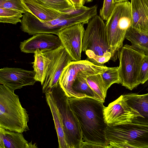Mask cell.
<instances>
[{
  "label": "cell",
  "mask_w": 148,
  "mask_h": 148,
  "mask_svg": "<svg viewBox=\"0 0 148 148\" xmlns=\"http://www.w3.org/2000/svg\"><path fill=\"white\" fill-rule=\"evenodd\" d=\"M68 97L80 125L83 140L108 148L109 144L105 137L108 125L104 118L103 102L88 97Z\"/></svg>",
  "instance_id": "6da1fadb"
},
{
  "label": "cell",
  "mask_w": 148,
  "mask_h": 148,
  "mask_svg": "<svg viewBox=\"0 0 148 148\" xmlns=\"http://www.w3.org/2000/svg\"><path fill=\"white\" fill-rule=\"evenodd\" d=\"M14 91L0 84V127L23 133L29 130V114Z\"/></svg>",
  "instance_id": "7a4b0ae2"
},
{
  "label": "cell",
  "mask_w": 148,
  "mask_h": 148,
  "mask_svg": "<svg viewBox=\"0 0 148 148\" xmlns=\"http://www.w3.org/2000/svg\"><path fill=\"white\" fill-rule=\"evenodd\" d=\"M82 40V51H85L90 61L103 64L110 60L105 23L97 15L87 23Z\"/></svg>",
  "instance_id": "3957f363"
},
{
  "label": "cell",
  "mask_w": 148,
  "mask_h": 148,
  "mask_svg": "<svg viewBox=\"0 0 148 148\" xmlns=\"http://www.w3.org/2000/svg\"><path fill=\"white\" fill-rule=\"evenodd\" d=\"M110 60L116 61L119 52L123 46L128 29L132 26L130 2L116 3L111 15L105 23Z\"/></svg>",
  "instance_id": "277c9868"
},
{
  "label": "cell",
  "mask_w": 148,
  "mask_h": 148,
  "mask_svg": "<svg viewBox=\"0 0 148 148\" xmlns=\"http://www.w3.org/2000/svg\"><path fill=\"white\" fill-rule=\"evenodd\" d=\"M47 91L58 110L69 148H80L83 141L82 132L78 119L71 107L68 97L59 82Z\"/></svg>",
  "instance_id": "5b68a950"
},
{
  "label": "cell",
  "mask_w": 148,
  "mask_h": 148,
  "mask_svg": "<svg viewBox=\"0 0 148 148\" xmlns=\"http://www.w3.org/2000/svg\"><path fill=\"white\" fill-rule=\"evenodd\" d=\"M105 137L109 144L112 142L130 148H148V125L131 122L107 125Z\"/></svg>",
  "instance_id": "8992f818"
},
{
  "label": "cell",
  "mask_w": 148,
  "mask_h": 148,
  "mask_svg": "<svg viewBox=\"0 0 148 148\" xmlns=\"http://www.w3.org/2000/svg\"><path fill=\"white\" fill-rule=\"evenodd\" d=\"M145 54L125 44L119 52V72L122 86L132 90L140 83L139 81L141 67Z\"/></svg>",
  "instance_id": "52a82bcc"
},
{
  "label": "cell",
  "mask_w": 148,
  "mask_h": 148,
  "mask_svg": "<svg viewBox=\"0 0 148 148\" xmlns=\"http://www.w3.org/2000/svg\"><path fill=\"white\" fill-rule=\"evenodd\" d=\"M42 51L46 57L42 85V92L45 93L58 84L64 69L73 60L62 45L55 50Z\"/></svg>",
  "instance_id": "ba28073f"
},
{
  "label": "cell",
  "mask_w": 148,
  "mask_h": 148,
  "mask_svg": "<svg viewBox=\"0 0 148 148\" xmlns=\"http://www.w3.org/2000/svg\"><path fill=\"white\" fill-rule=\"evenodd\" d=\"M108 67L103 64H95L87 60L72 61L64 69L59 80V83L68 97L78 98L72 89V86L79 72L89 70L102 73Z\"/></svg>",
  "instance_id": "9c48e42d"
},
{
  "label": "cell",
  "mask_w": 148,
  "mask_h": 148,
  "mask_svg": "<svg viewBox=\"0 0 148 148\" xmlns=\"http://www.w3.org/2000/svg\"><path fill=\"white\" fill-rule=\"evenodd\" d=\"M75 16L67 14L65 16L52 20L42 21L29 12H26L21 19L20 28L21 30L29 35L41 33L55 34L66 27L64 19Z\"/></svg>",
  "instance_id": "30bf717a"
},
{
  "label": "cell",
  "mask_w": 148,
  "mask_h": 148,
  "mask_svg": "<svg viewBox=\"0 0 148 148\" xmlns=\"http://www.w3.org/2000/svg\"><path fill=\"white\" fill-rule=\"evenodd\" d=\"M105 121L108 125H114L132 122L140 116L136 110L130 107L125 101L123 95L110 103L103 110Z\"/></svg>",
  "instance_id": "8fae6325"
},
{
  "label": "cell",
  "mask_w": 148,
  "mask_h": 148,
  "mask_svg": "<svg viewBox=\"0 0 148 148\" xmlns=\"http://www.w3.org/2000/svg\"><path fill=\"white\" fill-rule=\"evenodd\" d=\"M85 32L84 24L79 23L61 29L57 35L73 61L81 60Z\"/></svg>",
  "instance_id": "7c38bea8"
},
{
  "label": "cell",
  "mask_w": 148,
  "mask_h": 148,
  "mask_svg": "<svg viewBox=\"0 0 148 148\" xmlns=\"http://www.w3.org/2000/svg\"><path fill=\"white\" fill-rule=\"evenodd\" d=\"M35 73L17 68L4 67L0 69V84L13 90L33 85L36 82Z\"/></svg>",
  "instance_id": "4fadbf2b"
},
{
  "label": "cell",
  "mask_w": 148,
  "mask_h": 148,
  "mask_svg": "<svg viewBox=\"0 0 148 148\" xmlns=\"http://www.w3.org/2000/svg\"><path fill=\"white\" fill-rule=\"evenodd\" d=\"M62 45L58 36L53 34L41 33L34 35L29 39L20 42L19 47L21 52L34 53L38 49L50 51L55 50Z\"/></svg>",
  "instance_id": "5bb4252c"
},
{
  "label": "cell",
  "mask_w": 148,
  "mask_h": 148,
  "mask_svg": "<svg viewBox=\"0 0 148 148\" xmlns=\"http://www.w3.org/2000/svg\"><path fill=\"white\" fill-rule=\"evenodd\" d=\"M132 27L148 34V0H131Z\"/></svg>",
  "instance_id": "9a60e30c"
},
{
  "label": "cell",
  "mask_w": 148,
  "mask_h": 148,
  "mask_svg": "<svg viewBox=\"0 0 148 148\" xmlns=\"http://www.w3.org/2000/svg\"><path fill=\"white\" fill-rule=\"evenodd\" d=\"M123 96L128 105L140 115L134 119L132 122L148 125V93L143 95L130 93Z\"/></svg>",
  "instance_id": "2e32d148"
},
{
  "label": "cell",
  "mask_w": 148,
  "mask_h": 148,
  "mask_svg": "<svg viewBox=\"0 0 148 148\" xmlns=\"http://www.w3.org/2000/svg\"><path fill=\"white\" fill-rule=\"evenodd\" d=\"M22 1L27 12L41 21L52 20L62 17L67 14L47 7L36 0H22Z\"/></svg>",
  "instance_id": "e0dca14e"
},
{
  "label": "cell",
  "mask_w": 148,
  "mask_h": 148,
  "mask_svg": "<svg viewBox=\"0 0 148 148\" xmlns=\"http://www.w3.org/2000/svg\"><path fill=\"white\" fill-rule=\"evenodd\" d=\"M36 144L28 142L22 133L11 131L0 127V148H35Z\"/></svg>",
  "instance_id": "ac0fdd59"
},
{
  "label": "cell",
  "mask_w": 148,
  "mask_h": 148,
  "mask_svg": "<svg viewBox=\"0 0 148 148\" xmlns=\"http://www.w3.org/2000/svg\"><path fill=\"white\" fill-rule=\"evenodd\" d=\"M99 73H101L89 70L80 71L78 73L72 86V89L78 98L88 97L100 101L99 97L90 87L86 80L88 76Z\"/></svg>",
  "instance_id": "d6986e66"
},
{
  "label": "cell",
  "mask_w": 148,
  "mask_h": 148,
  "mask_svg": "<svg viewBox=\"0 0 148 148\" xmlns=\"http://www.w3.org/2000/svg\"><path fill=\"white\" fill-rule=\"evenodd\" d=\"M45 93L46 102L50 108L54 122L58 137L59 148H69L65 140L63 125L54 102L48 91Z\"/></svg>",
  "instance_id": "ffe728a7"
},
{
  "label": "cell",
  "mask_w": 148,
  "mask_h": 148,
  "mask_svg": "<svg viewBox=\"0 0 148 148\" xmlns=\"http://www.w3.org/2000/svg\"><path fill=\"white\" fill-rule=\"evenodd\" d=\"M125 38L131 42L133 48L148 55V34L140 32L131 26L127 31Z\"/></svg>",
  "instance_id": "44dd1931"
},
{
  "label": "cell",
  "mask_w": 148,
  "mask_h": 148,
  "mask_svg": "<svg viewBox=\"0 0 148 148\" xmlns=\"http://www.w3.org/2000/svg\"><path fill=\"white\" fill-rule=\"evenodd\" d=\"M101 73L88 75L86 77V80L90 87L99 97L100 101L104 102L108 90L103 81Z\"/></svg>",
  "instance_id": "7402d4cb"
},
{
  "label": "cell",
  "mask_w": 148,
  "mask_h": 148,
  "mask_svg": "<svg viewBox=\"0 0 148 148\" xmlns=\"http://www.w3.org/2000/svg\"><path fill=\"white\" fill-rule=\"evenodd\" d=\"M34 60L32 63L35 73V78L36 81L39 82L41 85L44 78L46 57L43 51L39 49L34 53Z\"/></svg>",
  "instance_id": "603a6c76"
},
{
  "label": "cell",
  "mask_w": 148,
  "mask_h": 148,
  "mask_svg": "<svg viewBox=\"0 0 148 148\" xmlns=\"http://www.w3.org/2000/svg\"><path fill=\"white\" fill-rule=\"evenodd\" d=\"M23 13L22 12L12 9L0 8V22L16 25L21 22Z\"/></svg>",
  "instance_id": "cb8c5ba5"
},
{
  "label": "cell",
  "mask_w": 148,
  "mask_h": 148,
  "mask_svg": "<svg viewBox=\"0 0 148 148\" xmlns=\"http://www.w3.org/2000/svg\"><path fill=\"white\" fill-rule=\"evenodd\" d=\"M101 75L107 90L113 84L121 83L119 72V66L108 67L106 70L101 73Z\"/></svg>",
  "instance_id": "d4e9b609"
},
{
  "label": "cell",
  "mask_w": 148,
  "mask_h": 148,
  "mask_svg": "<svg viewBox=\"0 0 148 148\" xmlns=\"http://www.w3.org/2000/svg\"><path fill=\"white\" fill-rule=\"evenodd\" d=\"M40 4L53 10L64 12L74 8L69 0H36Z\"/></svg>",
  "instance_id": "484cf974"
},
{
  "label": "cell",
  "mask_w": 148,
  "mask_h": 148,
  "mask_svg": "<svg viewBox=\"0 0 148 148\" xmlns=\"http://www.w3.org/2000/svg\"><path fill=\"white\" fill-rule=\"evenodd\" d=\"M0 8L15 10L24 14L27 12L22 0H0Z\"/></svg>",
  "instance_id": "4316f807"
},
{
  "label": "cell",
  "mask_w": 148,
  "mask_h": 148,
  "mask_svg": "<svg viewBox=\"0 0 148 148\" xmlns=\"http://www.w3.org/2000/svg\"><path fill=\"white\" fill-rule=\"evenodd\" d=\"M115 4L114 0H104L99 12V16L103 20L106 21L108 18L112 13Z\"/></svg>",
  "instance_id": "83f0119b"
},
{
  "label": "cell",
  "mask_w": 148,
  "mask_h": 148,
  "mask_svg": "<svg viewBox=\"0 0 148 148\" xmlns=\"http://www.w3.org/2000/svg\"><path fill=\"white\" fill-rule=\"evenodd\" d=\"M148 80V55L144 57L140 73L139 81L143 84Z\"/></svg>",
  "instance_id": "f1b7e54d"
},
{
  "label": "cell",
  "mask_w": 148,
  "mask_h": 148,
  "mask_svg": "<svg viewBox=\"0 0 148 148\" xmlns=\"http://www.w3.org/2000/svg\"><path fill=\"white\" fill-rule=\"evenodd\" d=\"M108 148L107 146L102 145L101 144L95 143H93L83 141L80 148Z\"/></svg>",
  "instance_id": "f546056e"
},
{
  "label": "cell",
  "mask_w": 148,
  "mask_h": 148,
  "mask_svg": "<svg viewBox=\"0 0 148 148\" xmlns=\"http://www.w3.org/2000/svg\"><path fill=\"white\" fill-rule=\"evenodd\" d=\"M73 5L75 9H80L84 5L85 0H69Z\"/></svg>",
  "instance_id": "4dcf8cb0"
},
{
  "label": "cell",
  "mask_w": 148,
  "mask_h": 148,
  "mask_svg": "<svg viewBox=\"0 0 148 148\" xmlns=\"http://www.w3.org/2000/svg\"><path fill=\"white\" fill-rule=\"evenodd\" d=\"M128 0H114V2L115 4L123 2L128 1Z\"/></svg>",
  "instance_id": "1f68e13d"
},
{
  "label": "cell",
  "mask_w": 148,
  "mask_h": 148,
  "mask_svg": "<svg viewBox=\"0 0 148 148\" xmlns=\"http://www.w3.org/2000/svg\"><path fill=\"white\" fill-rule=\"evenodd\" d=\"M143 84L144 87L146 88V90L148 91V80L146 81Z\"/></svg>",
  "instance_id": "d6a6232c"
},
{
  "label": "cell",
  "mask_w": 148,
  "mask_h": 148,
  "mask_svg": "<svg viewBox=\"0 0 148 148\" xmlns=\"http://www.w3.org/2000/svg\"><path fill=\"white\" fill-rule=\"evenodd\" d=\"M87 2H90L92 1L93 0H85Z\"/></svg>",
  "instance_id": "836d02e7"
}]
</instances>
